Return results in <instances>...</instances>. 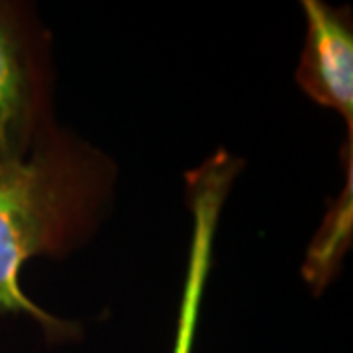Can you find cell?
<instances>
[{
	"instance_id": "3",
	"label": "cell",
	"mask_w": 353,
	"mask_h": 353,
	"mask_svg": "<svg viewBox=\"0 0 353 353\" xmlns=\"http://www.w3.org/2000/svg\"><path fill=\"white\" fill-rule=\"evenodd\" d=\"M306 20L303 53L296 65V85L304 94L340 114L353 148V18L347 6L322 0L301 2Z\"/></svg>"
},
{
	"instance_id": "4",
	"label": "cell",
	"mask_w": 353,
	"mask_h": 353,
	"mask_svg": "<svg viewBox=\"0 0 353 353\" xmlns=\"http://www.w3.org/2000/svg\"><path fill=\"white\" fill-rule=\"evenodd\" d=\"M187 196L190 210V243L183 292L179 301L173 353H192L202 296L212 265L218 220L226 202V194L212 185L194 187Z\"/></svg>"
},
{
	"instance_id": "2",
	"label": "cell",
	"mask_w": 353,
	"mask_h": 353,
	"mask_svg": "<svg viewBox=\"0 0 353 353\" xmlns=\"http://www.w3.org/2000/svg\"><path fill=\"white\" fill-rule=\"evenodd\" d=\"M55 126L50 30L30 2L0 0V167L22 161Z\"/></svg>"
},
{
	"instance_id": "1",
	"label": "cell",
	"mask_w": 353,
	"mask_h": 353,
	"mask_svg": "<svg viewBox=\"0 0 353 353\" xmlns=\"http://www.w3.org/2000/svg\"><path fill=\"white\" fill-rule=\"evenodd\" d=\"M116 179L108 153L61 126L22 161L0 167V314L32 318L50 343L81 340V326L34 303L20 275L28 261L63 259L94 238Z\"/></svg>"
}]
</instances>
